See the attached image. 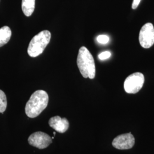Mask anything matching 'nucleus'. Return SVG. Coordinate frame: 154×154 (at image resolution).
Here are the masks:
<instances>
[{"label":"nucleus","mask_w":154,"mask_h":154,"mask_svg":"<svg viewBox=\"0 0 154 154\" xmlns=\"http://www.w3.org/2000/svg\"><path fill=\"white\" fill-rule=\"evenodd\" d=\"M53 134H54V136H55V132H54V133H53Z\"/></svg>","instance_id":"nucleus-15"},{"label":"nucleus","mask_w":154,"mask_h":154,"mask_svg":"<svg viewBox=\"0 0 154 154\" xmlns=\"http://www.w3.org/2000/svg\"><path fill=\"white\" fill-rule=\"evenodd\" d=\"M144 77L139 72L133 73L127 78L124 83V88L127 93L136 94L142 88Z\"/></svg>","instance_id":"nucleus-4"},{"label":"nucleus","mask_w":154,"mask_h":154,"mask_svg":"<svg viewBox=\"0 0 154 154\" xmlns=\"http://www.w3.org/2000/svg\"><path fill=\"white\" fill-rule=\"evenodd\" d=\"M97 40L98 42H99L100 44H106L109 42L110 38L107 35L102 34V35H98L97 38Z\"/></svg>","instance_id":"nucleus-12"},{"label":"nucleus","mask_w":154,"mask_h":154,"mask_svg":"<svg viewBox=\"0 0 154 154\" xmlns=\"http://www.w3.org/2000/svg\"><path fill=\"white\" fill-rule=\"evenodd\" d=\"M141 0H134L132 3V8L133 9H135L138 8V5H139Z\"/></svg>","instance_id":"nucleus-14"},{"label":"nucleus","mask_w":154,"mask_h":154,"mask_svg":"<svg viewBox=\"0 0 154 154\" xmlns=\"http://www.w3.org/2000/svg\"><path fill=\"white\" fill-rule=\"evenodd\" d=\"M50 126L60 133L66 132L69 127V123L65 118H62L59 116H55L51 118L49 121Z\"/></svg>","instance_id":"nucleus-8"},{"label":"nucleus","mask_w":154,"mask_h":154,"mask_svg":"<svg viewBox=\"0 0 154 154\" xmlns=\"http://www.w3.org/2000/svg\"><path fill=\"white\" fill-rule=\"evenodd\" d=\"M35 9V0H22V10L26 16H32Z\"/></svg>","instance_id":"nucleus-10"},{"label":"nucleus","mask_w":154,"mask_h":154,"mask_svg":"<svg viewBox=\"0 0 154 154\" xmlns=\"http://www.w3.org/2000/svg\"><path fill=\"white\" fill-rule=\"evenodd\" d=\"M134 144L135 138L130 132L117 136L112 143L113 147L118 149H131Z\"/></svg>","instance_id":"nucleus-7"},{"label":"nucleus","mask_w":154,"mask_h":154,"mask_svg":"<svg viewBox=\"0 0 154 154\" xmlns=\"http://www.w3.org/2000/svg\"><path fill=\"white\" fill-rule=\"evenodd\" d=\"M139 40L140 45L145 49H149L154 44V27L151 23L143 25L139 33Z\"/></svg>","instance_id":"nucleus-5"},{"label":"nucleus","mask_w":154,"mask_h":154,"mask_svg":"<svg viewBox=\"0 0 154 154\" xmlns=\"http://www.w3.org/2000/svg\"><path fill=\"white\" fill-rule=\"evenodd\" d=\"M51 33L48 30H43L35 35L30 42L28 53L31 57H36L41 54L49 44Z\"/></svg>","instance_id":"nucleus-3"},{"label":"nucleus","mask_w":154,"mask_h":154,"mask_svg":"<svg viewBox=\"0 0 154 154\" xmlns=\"http://www.w3.org/2000/svg\"><path fill=\"white\" fill-rule=\"evenodd\" d=\"M49 102L48 93L42 90L35 91L26 103L25 111L29 118H34L38 116L46 108Z\"/></svg>","instance_id":"nucleus-1"},{"label":"nucleus","mask_w":154,"mask_h":154,"mask_svg":"<svg viewBox=\"0 0 154 154\" xmlns=\"http://www.w3.org/2000/svg\"><path fill=\"white\" fill-rule=\"evenodd\" d=\"M7 107V99L5 93L0 90V112L3 113Z\"/></svg>","instance_id":"nucleus-11"},{"label":"nucleus","mask_w":154,"mask_h":154,"mask_svg":"<svg viewBox=\"0 0 154 154\" xmlns=\"http://www.w3.org/2000/svg\"><path fill=\"white\" fill-rule=\"evenodd\" d=\"M77 65L85 78L94 79L95 76V65L93 57L85 46L81 47L77 57Z\"/></svg>","instance_id":"nucleus-2"},{"label":"nucleus","mask_w":154,"mask_h":154,"mask_svg":"<svg viewBox=\"0 0 154 154\" xmlns=\"http://www.w3.org/2000/svg\"><path fill=\"white\" fill-rule=\"evenodd\" d=\"M11 37V29L9 27L5 26L0 29V47L6 44Z\"/></svg>","instance_id":"nucleus-9"},{"label":"nucleus","mask_w":154,"mask_h":154,"mask_svg":"<svg viewBox=\"0 0 154 154\" xmlns=\"http://www.w3.org/2000/svg\"><path fill=\"white\" fill-rule=\"evenodd\" d=\"M30 145L39 149L48 147L52 143V138L46 133L41 131L34 132L28 138Z\"/></svg>","instance_id":"nucleus-6"},{"label":"nucleus","mask_w":154,"mask_h":154,"mask_svg":"<svg viewBox=\"0 0 154 154\" xmlns=\"http://www.w3.org/2000/svg\"><path fill=\"white\" fill-rule=\"evenodd\" d=\"M111 55V54L110 53V51H104V52H102L100 54H99L98 55V58H99L100 60H107L108 58H109L110 57Z\"/></svg>","instance_id":"nucleus-13"}]
</instances>
